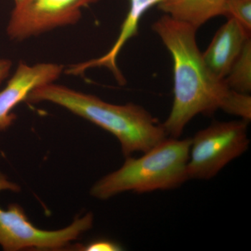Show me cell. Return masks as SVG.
<instances>
[{
  "label": "cell",
  "mask_w": 251,
  "mask_h": 251,
  "mask_svg": "<svg viewBox=\"0 0 251 251\" xmlns=\"http://www.w3.org/2000/svg\"><path fill=\"white\" fill-rule=\"evenodd\" d=\"M152 29L173 60L174 100L162 124L168 137L179 138L195 117L218 110L251 121V96L231 90L209 71L196 41L197 29L167 14L153 23Z\"/></svg>",
  "instance_id": "cell-1"
},
{
  "label": "cell",
  "mask_w": 251,
  "mask_h": 251,
  "mask_svg": "<svg viewBox=\"0 0 251 251\" xmlns=\"http://www.w3.org/2000/svg\"><path fill=\"white\" fill-rule=\"evenodd\" d=\"M26 101L57 104L92 122L116 137L126 158L137 151L146 152L168 137L162 124L139 105L108 103L54 82L31 91Z\"/></svg>",
  "instance_id": "cell-2"
},
{
  "label": "cell",
  "mask_w": 251,
  "mask_h": 251,
  "mask_svg": "<svg viewBox=\"0 0 251 251\" xmlns=\"http://www.w3.org/2000/svg\"><path fill=\"white\" fill-rule=\"evenodd\" d=\"M191 138L168 137L139 158L127 157L123 166L99 180L91 195L107 200L120 193H145L179 187L188 180Z\"/></svg>",
  "instance_id": "cell-3"
},
{
  "label": "cell",
  "mask_w": 251,
  "mask_h": 251,
  "mask_svg": "<svg viewBox=\"0 0 251 251\" xmlns=\"http://www.w3.org/2000/svg\"><path fill=\"white\" fill-rule=\"evenodd\" d=\"M4 190L18 192L20 188L0 172V191ZM93 223V214L88 213L65 228L42 230L31 224L22 207L10 204L6 210L0 208V246L6 251L61 250L92 228Z\"/></svg>",
  "instance_id": "cell-4"
},
{
  "label": "cell",
  "mask_w": 251,
  "mask_h": 251,
  "mask_svg": "<svg viewBox=\"0 0 251 251\" xmlns=\"http://www.w3.org/2000/svg\"><path fill=\"white\" fill-rule=\"evenodd\" d=\"M248 122H214L191 138L188 157V179L207 180L242 156L249 148Z\"/></svg>",
  "instance_id": "cell-5"
},
{
  "label": "cell",
  "mask_w": 251,
  "mask_h": 251,
  "mask_svg": "<svg viewBox=\"0 0 251 251\" xmlns=\"http://www.w3.org/2000/svg\"><path fill=\"white\" fill-rule=\"evenodd\" d=\"M99 0H25L15 6L6 32L11 40L21 41L56 28L76 24L82 10Z\"/></svg>",
  "instance_id": "cell-6"
},
{
  "label": "cell",
  "mask_w": 251,
  "mask_h": 251,
  "mask_svg": "<svg viewBox=\"0 0 251 251\" xmlns=\"http://www.w3.org/2000/svg\"><path fill=\"white\" fill-rule=\"evenodd\" d=\"M64 70V66L55 63L28 65L20 62L14 75L0 92V130H6L12 125L16 120L13 110L26 100L31 91L55 82Z\"/></svg>",
  "instance_id": "cell-7"
},
{
  "label": "cell",
  "mask_w": 251,
  "mask_h": 251,
  "mask_svg": "<svg viewBox=\"0 0 251 251\" xmlns=\"http://www.w3.org/2000/svg\"><path fill=\"white\" fill-rule=\"evenodd\" d=\"M162 1L163 0H129V10L122 23L120 34L108 52L98 58L72 64L66 69V73L69 75H80L92 68L105 67L113 74L120 85H125V77L117 67V57L128 41L138 34L140 21L144 14Z\"/></svg>",
  "instance_id": "cell-8"
},
{
  "label": "cell",
  "mask_w": 251,
  "mask_h": 251,
  "mask_svg": "<svg viewBox=\"0 0 251 251\" xmlns=\"http://www.w3.org/2000/svg\"><path fill=\"white\" fill-rule=\"evenodd\" d=\"M250 38L251 33L235 20L227 19L202 53L206 67L217 78L224 80Z\"/></svg>",
  "instance_id": "cell-9"
},
{
  "label": "cell",
  "mask_w": 251,
  "mask_h": 251,
  "mask_svg": "<svg viewBox=\"0 0 251 251\" xmlns=\"http://www.w3.org/2000/svg\"><path fill=\"white\" fill-rule=\"evenodd\" d=\"M226 0H163L158 9L175 19L199 29L211 18L221 16Z\"/></svg>",
  "instance_id": "cell-10"
},
{
  "label": "cell",
  "mask_w": 251,
  "mask_h": 251,
  "mask_svg": "<svg viewBox=\"0 0 251 251\" xmlns=\"http://www.w3.org/2000/svg\"><path fill=\"white\" fill-rule=\"evenodd\" d=\"M231 90L243 94L251 91V39H248L227 76L224 79Z\"/></svg>",
  "instance_id": "cell-11"
},
{
  "label": "cell",
  "mask_w": 251,
  "mask_h": 251,
  "mask_svg": "<svg viewBox=\"0 0 251 251\" xmlns=\"http://www.w3.org/2000/svg\"><path fill=\"white\" fill-rule=\"evenodd\" d=\"M221 16L234 19L251 32V0H226Z\"/></svg>",
  "instance_id": "cell-12"
},
{
  "label": "cell",
  "mask_w": 251,
  "mask_h": 251,
  "mask_svg": "<svg viewBox=\"0 0 251 251\" xmlns=\"http://www.w3.org/2000/svg\"><path fill=\"white\" fill-rule=\"evenodd\" d=\"M82 250L86 251H122V247L118 243L108 240L99 239L82 247Z\"/></svg>",
  "instance_id": "cell-13"
},
{
  "label": "cell",
  "mask_w": 251,
  "mask_h": 251,
  "mask_svg": "<svg viewBox=\"0 0 251 251\" xmlns=\"http://www.w3.org/2000/svg\"><path fill=\"white\" fill-rule=\"evenodd\" d=\"M12 67V62L9 59L0 57V85L9 76Z\"/></svg>",
  "instance_id": "cell-14"
},
{
  "label": "cell",
  "mask_w": 251,
  "mask_h": 251,
  "mask_svg": "<svg viewBox=\"0 0 251 251\" xmlns=\"http://www.w3.org/2000/svg\"><path fill=\"white\" fill-rule=\"evenodd\" d=\"M14 1L15 6H18V5L21 4L25 0H14Z\"/></svg>",
  "instance_id": "cell-15"
}]
</instances>
